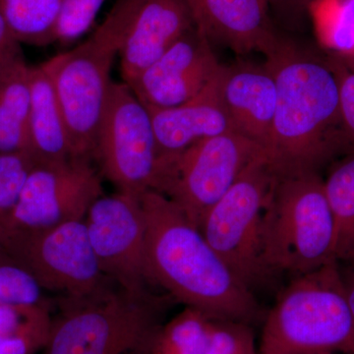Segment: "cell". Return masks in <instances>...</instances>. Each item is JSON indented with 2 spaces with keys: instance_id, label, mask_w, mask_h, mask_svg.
I'll return each mask as SVG.
<instances>
[{
  "instance_id": "1",
  "label": "cell",
  "mask_w": 354,
  "mask_h": 354,
  "mask_svg": "<svg viewBox=\"0 0 354 354\" xmlns=\"http://www.w3.org/2000/svg\"><path fill=\"white\" fill-rule=\"evenodd\" d=\"M145 220V263L155 288L209 318L253 325L261 307L199 228L165 195L148 190L140 196Z\"/></svg>"
},
{
  "instance_id": "2",
  "label": "cell",
  "mask_w": 354,
  "mask_h": 354,
  "mask_svg": "<svg viewBox=\"0 0 354 354\" xmlns=\"http://www.w3.org/2000/svg\"><path fill=\"white\" fill-rule=\"evenodd\" d=\"M266 57L278 88L268 160L278 176L319 172L341 156L339 85L332 60L283 37Z\"/></svg>"
},
{
  "instance_id": "3",
  "label": "cell",
  "mask_w": 354,
  "mask_h": 354,
  "mask_svg": "<svg viewBox=\"0 0 354 354\" xmlns=\"http://www.w3.org/2000/svg\"><path fill=\"white\" fill-rule=\"evenodd\" d=\"M260 354H354V317L339 262L290 278L265 317Z\"/></svg>"
},
{
  "instance_id": "4",
  "label": "cell",
  "mask_w": 354,
  "mask_h": 354,
  "mask_svg": "<svg viewBox=\"0 0 354 354\" xmlns=\"http://www.w3.org/2000/svg\"><path fill=\"white\" fill-rule=\"evenodd\" d=\"M263 255L274 278L337 262L334 215L319 172L278 176L265 212Z\"/></svg>"
},
{
  "instance_id": "5",
  "label": "cell",
  "mask_w": 354,
  "mask_h": 354,
  "mask_svg": "<svg viewBox=\"0 0 354 354\" xmlns=\"http://www.w3.org/2000/svg\"><path fill=\"white\" fill-rule=\"evenodd\" d=\"M64 299L41 354H143L172 300L155 292L132 295L120 288Z\"/></svg>"
},
{
  "instance_id": "6",
  "label": "cell",
  "mask_w": 354,
  "mask_h": 354,
  "mask_svg": "<svg viewBox=\"0 0 354 354\" xmlns=\"http://www.w3.org/2000/svg\"><path fill=\"white\" fill-rule=\"evenodd\" d=\"M277 178L266 156L254 160L198 227L212 248L254 293L274 279L263 255V223Z\"/></svg>"
},
{
  "instance_id": "7",
  "label": "cell",
  "mask_w": 354,
  "mask_h": 354,
  "mask_svg": "<svg viewBox=\"0 0 354 354\" xmlns=\"http://www.w3.org/2000/svg\"><path fill=\"white\" fill-rule=\"evenodd\" d=\"M264 156L262 147L236 132L202 140L158 160L153 190L169 198L198 227L247 167Z\"/></svg>"
},
{
  "instance_id": "8",
  "label": "cell",
  "mask_w": 354,
  "mask_h": 354,
  "mask_svg": "<svg viewBox=\"0 0 354 354\" xmlns=\"http://www.w3.org/2000/svg\"><path fill=\"white\" fill-rule=\"evenodd\" d=\"M116 55L115 41L101 25L84 43L43 64L64 114L74 158L94 155Z\"/></svg>"
},
{
  "instance_id": "9",
  "label": "cell",
  "mask_w": 354,
  "mask_h": 354,
  "mask_svg": "<svg viewBox=\"0 0 354 354\" xmlns=\"http://www.w3.org/2000/svg\"><path fill=\"white\" fill-rule=\"evenodd\" d=\"M0 247L44 290L62 293L67 299L95 297L113 283L100 269L84 221L10 234Z\"/></svg>"
},
{
  "instance_id": "10",
  "label": "cell",
  "mask_w": 354,
  "mask_h": 354,
  "mask_svg": "<svg viewBox=\"0 0 354 354\" xmlns=\"http://www.w3.org/2000/svg\"><path fill=\"white\" fill-rule=\"evenodd\" d=\"M93 158L118 192L139 198L153 190L158 153L152 116L127 84H113Z\"/></svg>"
},
{
  "instance_id": "11",
  "label": "cell",
  "mask_w": 354,
  "mask_h": 354,
  "mask_svg": "<svg viewBox=\"0 0 354 354\" xmlns=\"http://www.w3.org/2000/svg\"><path fill=\"white\" fill-rule=\"evenodd\" d=\"M101 176L88 158L37 162L26 179L1 241L10 234L85 220L93 203L104 195Z\"/></svg>"
},
{
  "instance_id": "12",
  "label": "cell",
  "mask_w": 354,
  "mask_h": 354,
  "mask_svg": "<svg viewBox=\"0 0 354 354\" xmlns=\"http://www.w3.org/2000/svg\"><path fill=\"white\" fill-rule=\"evenodd\" d=\"M91 245L102 274L132 295L153 292L145 263V220L140 197L102 195L85 220Z\"/></svg>"
},
{
  "instance_id": "13",
  "label": "cell",
  "mask_w": 354,
  "mask_h": 354,
  "mask_svg": "<svg viewBox=\"0 0 354 354\" xmlns=\"http://www.w3.org/2000/svg\"><path fill=\"white\" fill-rule=\"evenodd\" d=\"M102 26L115 41L129 85L195 25L184 0H116Z\"/></svg>"
},
{
  "instance_id": "14",
  "label": "cell",
  "mask_w": 354,
  "mask_h": 354,
  "mask_svg": "<svg viewBox=\"0 0 354 354\" xmlns=\"http://www.w3.org/2000/svg\"><path fill=\"white\" fill-rule=\"evenodd\" d=\"M223 67L194 26L128 86L147 109L174 108L199 94Z\"/></svg>"
},
{
  "instance_id": "15",
  "label": "cell",
  "mask_w": 354,
  "mask_h": 354,
  "mask_svg": "<svg viewBox=\"0 0 354 354\" xmlns=\"http://www.w3.org/2000/svg\"><path fill=\"white\" fill-rule=\"evenodd\" d=\"M193 22L211 43L237 55L260 51L265 55L281 36L269 15L268 0H184Z\"/></svg>"
},
{
  "instance_id": "16",
  "label": "cell",
  "mask_w": 354,
  "mask_h": 354,
  "mask_svg": "<svg viewBox=\"0 0 354 354\" xmlns=\"http://www.w3.org/2000/svg\"><path fill=\"white\" fill-rule=\"evenodd\" d=\"M220 95L234 132L262 147L267 156L278 104L276 79L266 64L223 66Z\"/></svg>"
},
{
  "instance_id": "17",
  "label": "cell",
  "mask_w": 354,
  "mask_h": 354,
  "mask_svg": "<svg viewBox=\"0 0 354 354\" xmlns=\"http://www.w3.org/2000/svg\"><path fill=\"white\" fill-rule=\"evenodd\" d=\"M221 71L189 101L174 108L148 109L157 139L158 160L174 157L202 140L234 132L221 102Z\"/></svg>"
},
{
  "instance_id": "18",
  "label": "cell",
  "mask_w": 354,
  "mask_h": 354,
  "mask_svg": "<svg viewBox=\"0 0 354 354\" xmlns=\"http://www.w3.org/2000/svg\"><path fill=\"white\" fill-rule=\"evenodd\" d=\"M29 152L37 162L74 158L57 94L43 64L30 66Z\"/></svg>"
},
{
  "instance_id": "19",
  "label": "cell",
  "mask_w": 354,
  "mask_h": 354,
  "mask_svg": "<svg viewBox=\"0 0 354 354\" xmlns=\"http://www.w3.org/2000/svg\"><path fill=\"white\" fill-rule=\"evenodd\" d=\"M30 102V66L24 64L0 82V155L29 152Z\"/></svg>"
},
{
  "instance_id": "20",
  "label": "cell",
  "mask_w": 354,
  "mask_h": 354,
  "mask_svg": "<svg viewBox=\"0 0 354 354\" xmlns=\"http://www.w3.org/2000/svg\"><path fill=\"white\" fill-rule=\"evenodd\" d=\"M335 223L337 262L354 260V153L342 156L324 179Z\"/></svg>"
},
{
  "instance_id": "21",
  "label": "cell",
  "mask_w": 354,
  "mask_h": 354,
  "mask_svg": "<svg viewBox=\"0 0 354 354\" xmlns=\"http://www.w3.org/2000/svg\"><path fill=\"white\" fill-rule=\"evenodd\" d=\"M62 0H0V14L21 43H55Z\"/></svg>"
},
{
  "instance_id": "22",
  "label": "cell",
  "mask_w": 354,
  "mask_h": 354,
  "mask_svg": "<svg viewBox=\"0 0 354 354\" xmlns=\"http://www.w3.org/2000/svg\"><path fill=\"white\" fill-rule=\"evenodd\" d=\"M211 319L184 307L158 328L143 354H207Z\"/></svg>"
},
{
  "instance_id": "23",
  "label": "cell",
  "mask_w": 354,
  "mask_h": 354,
  "mask_svg": "<svg viewBox=\"0 0 354 354\" xmlns=\"http://www.w3.org/2000/svg\"><path fill=\"white\" fill-rule=\"evenodd\" d=\"M308 14L319 43L330 55H354V0H314Z\"/></svg>"
},
{
  "instance_id": "24",
  "label": "cell",
  "mask_w": 354,
  "mask_h": 354,
  "mask_svg": "<svg viewBox=\"0 0 354 354\" xmlns=\"http://www.w3.org/2000/svg\"><path fill=\"white\" fill-rule=\"evenodd\" d=\"M44 290L31 272L0 247V306H48Z\"/></svg>"
},
{
  "instance_id": "25",
  "label": "cell",
  "mask_w": 354,
  "mask_h": 354,
  "mask_svg": "<svg viewBox=\"0 0 354 354\" xmlns=\"http://www.w3.org/2000/svg\"><path fill=\"white\" fill-rule=\"evenodd\" d=\"M37 160L29 152L0 155V241Z\"/></svg>"
},
{
  "instance_id": "26",
  "label": "cell",
  "mask_w": 354,
  "mask_h": 354,
  "mask_svg": "<svg viewBox=\"0 0 354 354\" xmlns=\"http://www.w3.org/2000/svg\"><path fill=\"white\" fill-rule=\"evenodd\" d=\"M207 354H260L252 325L212 318Z\"/></svg>"
},
{
  "instance_id": "27",
  "label": "cell",
  "mask_w": 354,
  "mask_h": 354,
  "mask_svg": "<svg viewBox=\"0 0 354 354\" xmlns=\"http://www.w3.org/2000/svg\"><path fill=\"white\" fill-rule=\"evenodd\" d=\"M106 0H62L55 29V41L69 44L94 24Z\"/></svg>"
},
{
  "instance_id": "28",
  "label": "cell",
  "mask_w": 354,
  "mask_h": 354,
  "mask_svg": "<svg viewBox=\"0 0 354 354\" xmlns=\"http://www.w3.org/2000/svg\"><path fill=\"white\" fill-rule=\"evenodd\" d=\"M53 318L48 306H0V337L26 334L50 335Z\"/></svg>"
},
{
  "instance_id": "29",
  "label": "cell",
  "mask_w": 354,
  "mask_h": 354,
  "mask_svg": "<svg viewBox=\"0 0 354 354\" xmlns=\"http://www.w3.org/2000/svg\"><path fill=\"white\" fill-rule=\"evenodd\" d=\"M339 79L341 113V157L354 153V72L330 55Z\"/></svg>"
},
{
  "instance_id": "30",
  "label": "cell",
  "mask_w": 354,
  "mask_h": 354,
  "mask_svg": "<svg viewBox=\"0 0 354 354\" xmlns=\"http://www.w3.org/2000/svg\"><path fill=\"white\" fill-rule=\"evenodd\" d=\"M21 44L0 14V82L26 64Z\"/></svg>"
},
{
  "instance_id": "31",
  "label": "cell",
  "mask_w": 354,
  "mask_h": 354,
  "mask_svg": "<svg viewBox=\"0 0 354 354\" xmlns=\"http://www.w3.org/2000/svg\"><path fill=\"white\" fill-rule=\"evenodd\" d=\"M50 335H1L0 354H36L43 351Z\"/></svg>"
},
{
  "instance_id": "32",
  "label": "cell",
  "mask_w": 354,
  "mask_h": 354,
  "mask_svg": "<svg viewBox=\"0 0 354 354\" xmlns=\"http://www.w3.org/2000/svg\"><path fill=\"white\" fill-rule=\"evenodd\" d=\"M272 6L283 18L292 19L298 18L304 12L308 13L310 4L314 0H268Z\"/></svg>"
},
{
  "instance_id": "33",
  "label": "cell",
  "mask_w": 354,
  "mask_h": 354,
  "mask_svg": "<svg viewBox=\"0 0 354 354\" xmlns=\"http://www.w3.org/2000/svg\"><path fill=\"white\" fill-rule=\"evenodd\" d=\"M339 267L346 297L354 317V260L349 262H339Z\"/></svg>"
},
{
  "instance_id": "34",
  "label": "cell",
  "mask_w": 354,
  "mask_h": 354,
  "mask_svg": "<svg viewBox=\"0 0 354 354\" xmlns=\"http://www.w3.org/2000/svg\"><path fill=\"white\" fill-rule=\"evenodd\" d=\"M334 57H337L346 68L354 72V55H348V57H335V55Z\"/></svg>"
},
{
  "instance_id": "35",
  "label": "cell",
  "mask_w": 354,
  "mask_h": 354,
  "mask_svg": "<svg viewBox=\"0 0 354 354\" xmlns=\"http://www.w3.org/2000/svg\"><path fill=\"white\" fill-rule=\"evenodd\" d=\"M316 354H344V353H316Z\"/></svg>"
}]
</instances>
